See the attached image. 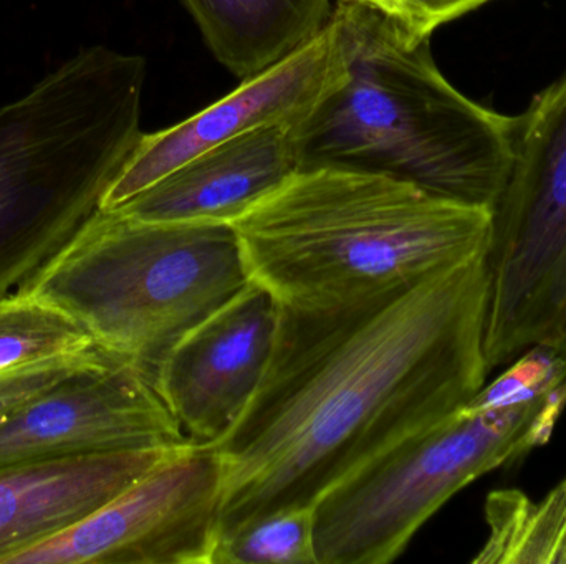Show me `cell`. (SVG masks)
Here are the masks:
<instances>
[{"instance_id":"cell-1","label":"cell","mask_w":566,"mask_h":564,"mask_svg":"<svg viewBox=\"0 0 566 564\" xmlns=\"http://www.w3.org/2000/svg\"><path fill=\"white\" fill-rule=\"evenodd\" d=\"M488 301V260L479 255L343 304L279 305L254 397L208 444L222 464L218 539L315 506L389 447L461 409L491 373Z\"/></svg>"},{"instance_id":"cell-2","label":"cell","mask_w":566,"mask_h":564,"mask_svg":"<svg viewBox=\"0 0 566 564\" xmlns=\"http://www.w3.org/2000/svg\"><path fill=\"white\" fill-rule=\"evenodd\" d=\"M329 22L346 78L293 125L300 169L388 175L492 211L514 164L517 116L462 95L439 72L429 39L385 13L338 0Z\"/></svg>"},{"instance_id":"cell-3","label":"cell","mask_w":566,"mask_h":564,"mask_svg":"<svg viewBox=\"0 0 566 564\" xmlns=\"http://www.w3.org/2000/svg\"><path fill=\"white\" fill-rule=\"evenodd\" d=\"M252 281L286 307H326L488 255L492 211L409 182L300 169L234 224Z\"/></svg>"},{"instance_id":"cell-4","label":"cell","mask_w":566,"mask_h":564,"mask_svg":"<svg viewBox=\"0 0 566 564\" xmlns=\"http://www.w3.org/2000/svg\"><path fill=\"white\" fill-rule=\"evenodd\" d=\"M146 62L96 45L0 108V300L72 244L142 138Z\"/></svg>"},{"instance_id":"cell-5","label":"cell","mask_w":566,"mask_h":564,"mask_svg":"<svg viewBox=\"0 0 566 564\" xmlns=\"http://www.w3.org/2000/svg\"><path fill=\"white\" fill-rule=\"evenodd\" d=\"M232 224H161L96 212L30 284L102 350L153 381L166 354L251 284Z\"/></svg>"},{"instance_id":"cell-6","label":"cell","mask_w":566,"mask_h":564,"mask_svg":"<svg viewBox=\"0 0 566 564\" xmlns=\"http://www.w3.org/2000/svg\"><path fill=\"white\" fill-rule=\"evenodd\" d=\"M566 407V381L507 406H462L389 447L313 506L318 564H388L455 493L547 446Z\"/></svg>"},{"instance_id":"cell-7","label":"cell","mask_w":566,"mask_h":564,"mask_svg":"<svg viewBox=\"0 0 566 564\" xmlns=\"http://www.w3.org/2000/svg\"><path fill=\"white\" fill-rule=\"evenodd\" d=\"M485 260L489 370L538 344L566 351V72L517 116Z\"/></svg>"},{"instance_id":"cell-8","label":"cell","mask_w":566,"mask_h":564,"mask_svg":"<svg viewBox=\"0 0 566 564\" xmlns=\"http://www.w3.org/2000/svg\"><path fill=\"white\" fill-rule=\"evenodd\" d=\"M221 489L218 454L192 444L7 564H211Z\"/></svg>"},{"instance_id":"cell-9","label":"cell","mask_w":566,"mask_h":564,"mask_svg":"<svg viewBox=\"0 0 566 564\" xmlns=\"http://www.w3.org/2000/svg\"><path fill=\"white\" fill-rule=\"evenodd\" d=\"M192 444L153 381L122 358L86 368L0 416V469Z\"/></svg>"},{"instance_id":"cell-10","label":"cell","mask_w":566,"mask_h":564,"mask_svg":"<svg viewBox=\"0 0 566 564\" xmlns=\"http://www.w3.org/2000/svg\"><path fill=\"white\" fill-rule=\"evenodd\" d=\"M346 78L332 22L292 55L242 79L239 88L198 115L145 135L106 191L102 211H115L195 156L274 125H296Z\"/></svg>"},{"instance_id":"cell-11","label":"cell","mask_w":566,"mask_h":564,"mask_svg":"<svg viewBox=\"0 0 566 564\" xmlns=\"http://www.w3.org/2000/svg\"><path fill=\"white\" fill-rule=\"evenodd\" d=\"M277 323V300L251 281L156 368L153 386L192 443H218L235 426L268 370Z\"/></svg>"},{"instance_id":"cell-12","label":"cell","mask_w":566,"mask_h":564,"mask_svg":"<svg viewBox=\"0 0 566 564\" xmlns=\"http://www.w3.org/2000/svg\"><path fill=\"white\" fill-rule=\"evenodd\" d=\"M300 168L293 126H265L195 156L115 211L161 224H234Z\"/></svg>"},{"instance_id":"cell-13","label":"cell","mask_w":566,"mask_h":564,"mask_svg":"<svg viewBox=\"0 0 566 564\" xmlns=\"http://www.w3.org/2000/svg\"><path fill=\"white\" fill-rule=\"evenodd\" d=\"M178 450H123L2 467L0 564L85 519Z\"/></svg>"},{"instance_id":"cell-14","label":"cell","mask_w":566,"mask_h":564,"mask_svg":"<svg viewBox=\"0 0 566 564\" xmlns=\"http://www.w3.org/2000/svg\"><path fill=\"white\" fill-rule=\"evenodd\" d=\"M216 58L241 79L264 72L315 39L329 0H185Z\"/></svg>"},{"instance_id":"cell-15","label":"cell","mask_w":566,"mask_h":564,"mask_svg":"<svg viewBox=\"0 0 566 564\" xmlns=\"http://www.w3.org/2000/svg\"><path fill=\"white\" fill-rule=\"evenodd\" d=\"M488 542L474 563H566V479L544 502L504 490L488 497Z\"/></svg>"},{"instance_id":"cell-16","label":"cell","mask_w":566,"mask_h":564,"mask_svg":"<svg viewBox=\"0 0 566 564\" xmlns=\"http://www.w3.org/2000/svg\"><path fill=\"white\" fill-rule=\"evenodd\" d=\"M95 350L92 334L50 301L32 294L0 300V373Z\"/></svg>"},{"instance_id":"cell-17","label":"cell","mask_w":566,"mask_h":564,"mask_svg":"<svg viewBox=\"0 0 566 564\" xmlns=\"http://www.w3.org/2000/svg\"><path fill=\"white\" fill-rule=\"evenodd\" d=\"M211 564H318L313 507L282 510L219 536Z\"/></svg>"},{"instance_id":"cell-18","label":"cell","mask_w":566,"mask_h":564,"mask_svg":"<svg viewBox=\"0 0 566 564\" xmlns=\"http://www.w3.org/2000/svg\"><path fill=\"white\" fill-rule=\"evenodd\" d=\"M115 358L118 357L108 351L95 350L76 357L53 358L0 373V416L69 380L73 374Z\"/></svg>"},{"instance_id":"cell-19","label":"cell","mask_w":566,"mask_h":564,"mask_svg":"<svg viewBox=\"0 0 566 564\" xmlns=\"http://www.w3.org/2000/svg\"><path fill=\"white\" fill-rule=\"evenodd\" d=\"M365 3L422 39L432 32L492 0H349Z\"/></svg>"}]
</instances>
